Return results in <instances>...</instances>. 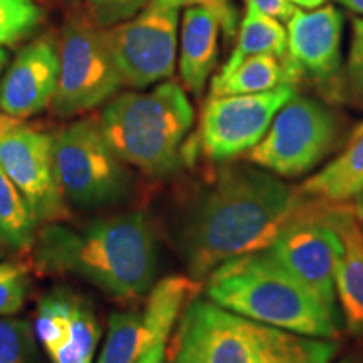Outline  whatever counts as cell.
<instances>
[{
	"instance_id": "6da1fadb",
	"label": "cell",
	"mask_w": 363,
	"mask_h": 363,
	"mask_svg": "<svg viewBox=\"0 0 363 363\" xmlns=\"http://www.w3.org/2000/svg\"><path fill=\"white\" fill-rule=\"evenodd\" d=\"M308 197L257 165L227 163L189 203L175 244L189 276L201 283L234 257L271 246Z\"/></svg>"
},
{
	"instance_id": "7a4b0ae2",
	"label": "cell",
	"mask_w": 363,
	"mask_h": 363,
	"mask_svg": "<svg viewBox=\"0 0 363 363\" xmlns=\"http://www.w3.org/2000/svg\"><path fill=\"white\" fill-rule=\"evenodd\" d=\"M34 261L51 274H72L115 298L150 293L157 274V242L142 212L93 220L83 227L45 224L35 234Z\"/></svg>"
},
{
	"instance_id": "3957f363",
	"label": "cell",
	"mask_w": 363,
	"mask_h": 363,
	"mask_svg": "<svg viewBox=\"0 0 363 363\" xmlns=\"http://www.w3.org/2000/svg\"><path fill=\"white\" fill-rule=\"evenodd\" d=\"M207 296L254 323L311 338L338 337L337 315L267 249L220 264L207 278Z\"/></svg>"
},
{
	"instance_id": "277c9868",
	"label": "cell",
	"mask_w": 363,
	"mask_h": 363,
	"mask_svg": "<svg viewBox=\"0 0 363 363\" xmlns=\"http://www.w3.org/2000/svg\"><path fill=\"white\" fill-rule=\"evenodd\" d=\"M195 113L184 86L165 81L148 93L113 98L98 118L113 152L148 175H170L184 162Z\"/></svg>"
},
{
	"instance_id": "5b68a950",
	"label": "cell",
	"mask_w": 363,
	"mask_h": 363,
	"mask_svg": "<svg viewBox=\"0 0 363 363\" xmlns=\"http://www.w3.org/2000/svg\"><path fill=\"white\" fill-rule=\"evenodd\" d=\"M123 84L103 27L84 12L65 22L59 40V78L52 110L67 118L106 103Z\"/></svg>"
},
{
	"instance_id": "8992f818",
	"label": "cell",
	"mask_w": 363,
	"mask_h": 363,
	"mask_svg": "<svg viewBox=\"0 0 363 363\" xmlns=\"http://www.w3.org/2000/svg\"><path fill=\"white\" fill-rule=\"evenodd\" d=\"M52 162L62 195L79 207L106 206L130 190L126 163L113 152L93 118L67 125L52 136Z\"/></svg>"
},
{
	"instance_id": "52a82bcc",
	"label": "cell",
	"mask_w": 363,
	"mask_h": 363,
	"mask_svg": "<svg viewBox=\"0 0 363 363\" xmlns=\"http://www.w3.org/2000/svg\"><path fill=\"white\" fill-rule=\"evenodd\" d=\"M338 118L320 99L294 94L247 152V162L281 179H296L320 165L338 140Z\"/></svg>"
},
{
	"instance_id": "ba28073f",
	"label": "cell",
	"mask_w": 363,
	"mask_h": 363,
	"mask_svg": "<svg viewBox=\"0 0 363 363\" xmlns=\"http://www.w3.org/2000/svg\"><path fill=\"white\" fill-rule=\"evenodd\" d=\"M271 330L195 296L182 311L169 363H257Z\"/></svg>"
},
{
	"instance_id": "9c48e42d",
	"label": "cell",
	"mask_w": 363,
	"mask_h": 363,
	"mask_svg": "<svg viewBox=\"0 0 363 363\" xmlns=\"http://www.w3.org/2000/svg\"><path fill=\"white\" fill-rule=\"evenodd\" d=\"M179 24L180 11L145 7L133 19L104 29L123 84L143 89L172 78Z\"/></svg>"
},
{
	"instance_id": "30bf717a",
	"label": "cell",
	"mask_w": 363,
	"mask_h": 363,
	"mask_svg": "<svg viewBox=\"0 0 363 363\" xmlns=\"http://www.w3.org/2000/svg\"><path fill=\"white\" fill-rule=\"evenodd\" d=\"M267 252L337 315L335 234L326 220V202L308 197L305 207L276 235Z\"/></svg>"
},
{
	"instance_id": "8fae6325",
	"label": "cell",
	"mask_w": 363,
	"mask_h": 363,
	"mask_svg": "<svg viewBox=\"0 0 363 363\" xmlns=\"http://www.w3.org/2000/svg\"><path fill=\"white\" fill-rule=\"evenodd\" d=\"M199 281L169 276L150 289L143 311L111 313L96 363H138L153 345L167 342L177 318L197 296Z\"/></svg>"
},
{
	"instance_id": "7c38bea8",
	"label": "cell",
	"mask_w": 363,
	"mask_h": 363,
	"mask_svg": "<svg viewBox=\"0 0 363 363\" xmlns=\"http://www.w3.org/2000/svg\"><path fill=\"white\" fill-rule=\"evenodd\" d=\"M296 94L291 84L254 94L211 96L202 113L201 145L216 162L247 153L264 138L276 113Z\"/></svg>"
},
{
	"instance_id": "4fadbf2b",
	"label": "cell",
	"mask_w": 363,
	"mask_h": 363,
	"mask_svg": "<svg viewBox=\"0 0 363 363\" xmlns=\"http://www.w3.org/2000/svg\"><path fill=\"white\" fill-rule=\"evenodd\" d=\"M286 33L288 52L284 61L294 83L308 79L326 96L343 98L342 12L333 6L298 11L291 21L286 22Z\"/></svg>"
},
{
	"instance_id": "5bb4252c",
	"label": "cell",
	"mask_w": 363,
	"mask_h": 363,
	"mask_svg": "<svg viewBox=\"0 0 363 363\" xmlns=\"http://www.w3.org/2000/svg\"><path fill=\"white\" fill-rule=\"evenodd\" d=\"M0 167L43 224L69 217L52 162V136L44 131L11 125L0 133Z\"/></svg>"
},
{
	"instance_id": "9a60e30c",
	"label": "cell",
	"mask_w": 363,
	"mask_h": 363,
	"mask_svg": "<svg viewBox=\"0 0 363 363\" xmlns=\"http://www.w3.org/2000/svg\"><path fill=\"white\" fill-rule=\"evenodd\" d=\"M35 333L52 363H93L101 326L88 301L57 289L40 299Z\"/></svg>"
},
{
	"instance_id": "2e32d148",
	"label": "cell",
	"mask_w": 363,
	"mask_h": 363,
	"mask_svg": "<svg viewBox=\"0 0 363 363\" xmlns=\"http://www.w3.org/2000/svg\"><path fill=\"white\" fill-rule=\"evenodd\" d=\"M59 78V40L54 34L34 39L17 52L0 81V111L22 120L52 103Z\"/></svg>"
},
{
	"instance_id": "e0dca14e",
	"label": "cell",
	"mask_w": 363,
	"mask_h": 363,
	"mask_svg": "<svg viewBox=\"0 0 363 363\" xmlns=\"http://www.w3.org/2000/svg\"><path fill=\"white\" fill-rule=\"evenodd\" d=\"M326 220L335 234V288L345 328L363 338V227L353 203H326Z\"/></svg>"
},
{
	"instance_id": "ac0fdd59",
	"label": "cell",
	"mask_w": 363,
	"mask_h": 363,
	"mask_svg": "<svg viewBox=\"0 0 363 363\" xmlns=\"http://www.w3.org/2000/svg\"><path fill=\"white\" fill-rule=\"evenodd\" d=\"M222 19L211 7H189L182 13L179 71L184 88L201 96L219 54Z\"/></svg>"
},
{
	"instance_id": "d6986e66",
	"label": "cell",
	"mask_w": 363,
	"mask_h": 363,
	"mask_svg": "<svg viewBox=\"0 0 363 363\" xmlns=\"http://www.w3.org/2000/svg\"><path fill=\"white\" fill-rule=\"evenodd\" d=\"M306 197L326 203H348L363 190V123L353 131L347 148L325 169L303 182Z\"/></svg>"
},
{
	"instance_id": "ffe728a7",
	"label": "cell",
	"mask_w": 363,
	"mask_h": 363,
	"mask_svg": "<svg viewBox=\"0 0 363 363\" xmlns=\"http://www.w3.org/2000/svg\"><path fill=\"white\" fill-rule=\"evenodd\" d=\"M284 84H296L284 59L272 54H259L244 59L224 76L217 74L212 79L211 96L264 93Z\"/></svg>"
},
{
	"instance_id": "44dd1931",
	"label": "cell",
	"mask_w": 363,
	"mask_h": 363,
	"mask_svg": "<svg viewBox=\"0 0 363 363\" xmlns=\"http://www.w3.org/2000/svg\"><path fill=\"white\" fill-rule=\"evenodd\" d=\"M286 52H288V33H286V27H283V22L266 16L252 4L246 2V12H244L242 24L239 29L238 43L219 76L230 72L244 59L251 56L272 54V56L284 59Z\"/></svg>"
},
{
	"instance_id": "7402d4cb",
	"label": "cell",
	"mask_w": 363,
	"mask_h": 363,
	"mask_svg": "<svg viewBox=\"0 0 363 363\" xmlns=\"http://www.w3.org/2000/svg\"><path fill=\"white\" fill-rule=\"evenodd\" d=\"M35 219L29 202L0 167V239L12 249H26L34 244Z\"/></svg>"
},
{
	"instance_id": "603a6c76",
	"label": "cell",
	"mask_w": 363,
	"mask_h": 363,
	"mask_svg": "<svg viewBox=\"0 0 363 363\" xmlns=\"http://www.w3.org/2000/svg\"><path fill=\"white\" fill-rule=\"evenodd\" d=\"M337 352L335 340L303 337L272 328L257 363H331Z\"/></svg>"
},
{
	"instance_id": "cb8c5ba5",
	"label": "cell",
	"mask_w": 363,
	"mask_h": 363,
	"mask_svg": "<svg viewBox=\"0 0 363 363\" xmlns=\"http://www.w3.org/2000/svg\"><path fill=\"white\" fill-rule=\"evenodd\" d=\"M44 19L34 0H0V48L29 38Z\"/></svg>"
},
{
	"instance_id": "d4e9b609",
	"label": "cell",
	"mask_w": 363,
	"mask_h": 363,
	"mask_svg": "<svg viewBox=\"0 0 363 363\" xmlns=\"http://www.w3.org/2000/svg\"><path fill=\"white\" fill-rule=\"evenodd\" d=\"M35 342L29 321L0 316V363H33Z\"/></svg>"
},
{
	"instance_id": "484cf974",
	"label": "cell",
	"mask_w": 363,
	"mask_h": 363,
	"mask_svg": "<svg viewBox=\"0 0 363 363\" xmlns=\"http://www.w3.org/2000/svg\"><path fill=\"white\" fill-rule=\"evenodd\" d=\"M29 276L17 262H0V316H11L24 306Z\"/></svg>"
},
{
	"instance_id": "4316f807",
	"label": "cell",
	"mask_w": 363,
	"mask_h": 363,
	"mask_svg": "<svg viewBox=\"0 0 363 363\" xmlns=\"http://www.w3.org/2000/svg\"><path fill=\"white\" fill-rule=\"evenodd\" d=\"M343 84L347 98L363 108V17H353L352 21V44Z\"/></svg>"
},
{
	"instance_id": "83f0119b",
	"label": "cell",
	"mask_w": 363,
	"mask_h": 363,
	"mask_svg": "<svg viewBox=\"0 0 363 363\" xmlns=\"http://www.w3.org/2000/svg\"><path fill=\"white\" fill-rule=\"evenodd\" d=\"M150 0H86V12L103 29L133 19Z\"/></svg>"
},
{
	"instance_id": "f1b7e54d",
	"label": "cell",
	"mask_w": 363,
	"mask_h": 363,
	"mask_svg": "<svg viewBox=\"0 0 363 363\" xmlns=\"http://www.w3.org/2000/svg\"><path fill=\"white\" fill-rule=\"evenodd\" d=\"M211 7L219 13L222 19V34L225 39H233L238 29V11H235L233 0H150V9H160V11H180L189 7Z\"/></svg>"
},
{
	"instance_id": "f546056e",
	"label": "cell",
	"mask_w": 363,
	"mask_h": 363,
	"mask_svg": "<svg viewBox=\"0 0 363 363\" xmlns=\"http://www.w3.org/2000/svg\"><path fill=\"white\" fill-rule=\"evenodd\" d=\"M246 2L252 4L262 13L274 17L284 24L291 21V17L299 11V7L294 6L291 0H246Z\"/></svg>"
},
{
	"instance_id": "4dcf8cb0",
	"label": "cell",
	"mask_w": 363,
	"mask_h": 363,
	"mask_svg": "<svg viewBox=\"0 0 363 363\" xmlns=\"http://www.w3.org/2000/svg\"><path fill=\"white\" fill-rule=\"evenodd\" d=\"M165 362H167V342L153 345V347L138 360V363H165Z\"/></svg>"
},
{
	"instance_id": "1f68e13d",
	"label": "cell",
	"mask_w": 363,
	"mask_h": 363,
	"mask_svg": "<svg viewBox=\"0 0 363 363\" xmlns=\"http://www.w3.org/2000/svg\"><path fill=\"white\" fill-rule=\"evenodd\" d=\"M338 4H342L343 7H347L348 11L360 13L363 17V0H337Z\"/></svg>"
},
{
	"instance_id": "d6a6232c",
	"label": "cell",
	"mask_w": 363,
	"mask_h": 363,
	"mask_svg": "<svg viewBox=\"0 0 363 363\" xmlns=\"http://www.w3.org/2000/svg\"><path fill=\"white\" fill-rule=\"evenodd\" d=\"M326 0H296V6L301 9H306V11H311V9H318L325 6Z\"/></svg>"
},
{
	"instance_id": "836d02e7",
	"label": "cell",
	"mask_w": 363,
	"mask_h": 363,
	"mask_svg": "<svg viewBox=\"0 0 363 363\" xmlns=\"http://www.w3.org/2000/svg\"><path fill=\"white\" fill-rule=\"evenodd\" d=\"M353 208H355L358 219H360V220L363 222V190H362L360 194L357 195L355 201H353Z\"/></svg>"
},
{
	"instance_id": "e575fe53",
	"label": "cell",
	"mask_w": 363,
	"mask_h": 363,
	"mask_svg": "<svg viewBox=\"0 0 363 363\" xmlns=\"http://www.w3.org/2000/svg\"><path fill=\"white\" fill-rule=\"evenodd\" d=\"M11 125H13L11 121V118L6 116V115H0V133H2V131L6 128H9Z\"/></svg>"
},
{
	"instance_id": "d590c367",
	"label": "cell",
	"mask_w": 363,
	"mask_h": 363,
	"mask_svg": "<svg viewBox=\"0 0 363 363\" xmlns=\"http://www.w3.org/2000/svg\"><path fill=\"white\" fill-rule=\"evenodd\" d=\"M6 62H7V51L4 48H0V72H2V67Z\"/></svg>"
},
{
	"instance_id": "8d00e7d4",
	"label": "cell",
	"mask_w": 363,
	"mask_h": 363,
	"mask_svg": "<svg viewBox=\"0 0 363 363\" xmlns=\"http://www.w3.org/2000/svg\"><path fill=\"white\" fill-rule=\"evenodd\" d=\"M340 363H363V362H360L355 357H347V358H343V360L340 362Z\"/></svg>"
},
{
	"instance_id": "74e56055",
	"label": "cell",
	"mask_w": 363,
	"mask_h": 363,
	"mask_svg": "<svg viewBox=\"0 0 363 363\" xmlns=\"http://www.w3.org/2000/svg\"><path fill=\"white\" fill-rule=\"evenodd\" d=\"M67 2H71V4H78L79 0H67Z\"/></svg>"
}]
</instances>
